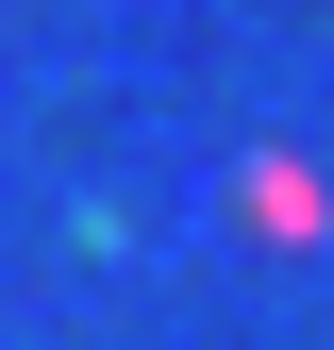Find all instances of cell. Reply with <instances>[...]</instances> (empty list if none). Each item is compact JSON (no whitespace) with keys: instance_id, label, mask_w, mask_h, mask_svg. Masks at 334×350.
Returning a JSON list of instances; mask_svg holds the SVG:
<instances>
[{"instance_id":"1","label":"cell","mask_w":334,"mask_h":350,"mask_svg":"<svg viewBox=\"0 0 334 350\" xmlns=\"http://www.w3.org/2000/svg\"><path fill=\"white\" fill-rule=\"evenodd\" d=\"M234 217H250L268 250H318V234H334V184H318L301 150H250V167H234Z\"/></svg>"}]
</instances>
